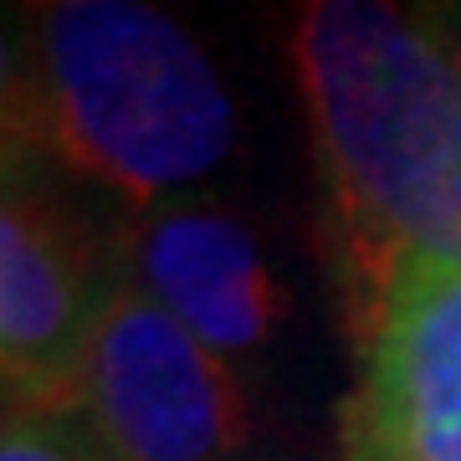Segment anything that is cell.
Returning <instances> with one entry per match:
<instances>
[{"label": "cell", "mask_w": 461, "mask_h": 461, "mask_svg": "<svg viewBox=\"0 0 461 461\" xmlns=\"http://www.w3.org/2000/svg\"><path fill=\"white\" fill-rule=\"evenodd\" d=\"M287 51L354 323L400 262L461 267V67L420 11L375 0L303 5Z\"/></svg>", "instance_id": "1"}, {"label": "cell", "mask_w": 461, "mask_h": 461, "mask_svg": "<svg viewBox=\"0 0 461 461\" xmlns=\"http://www.w3.org/2000/svg\"><path fill=\"white\" fill-rule=\"evenodd\" d=\"M26 26L47 159L129 221L190 200L230 159V87L175 16L144 0H57Z\"/></svg>", "instance_id": "2"}, {"label": "cell", "mask_w": 461, "mask_h": 461, "mask_svg": "<svg viewBox=\"0 0 461 461\" xmlns=\"http://www.w3.org/2000/svg\"><path fill=\"white\" fill-rule=\"evenodd\" d=\"M123 230H103L47 159L0 169V400L72 405Z\"/></svg>", "instance_id": "3"}, {"label": "cell", "mask_w": 461, "mask_h": 461, "mask_svg": "<svg viewBox=\"0 0 461 461\" xmlns=\"http://www.w3.org/2000/svg\"><path fill=\"white\" fill-rule=\"evenodd\" d=\"M108 461H257V415L236 364L205 348L123 272L77 379Z\"/></svg>", "instance_id": "4"}, {"label": "cell", "mask_w": 461, "mask_h": 461, "mask_svg": "<svg viewBox=\"0 0 461 461\" xmlns=\"http://www.w3.org/2000/svg\"><path fill=\"white\" fill-rule=\"evenodd\" d=\"M354 333L333 461H461V267H395Z\"/></svg>", "instance_id": "5"}, {"label": "cell", "mask_w": 461, "mask_h": 461, "mask_svg": "<svg viewBox=\"0 0 461 461\" xmlns=\"http://www.w3.org/2000/svg\"><path fill=\"white\" fill-rule=\"evenodd\" d=\"M123 272L221 359H257L287 318V287L247 215L190 195L123 226Z\"/></svg>", "instance_id": "6"}, {"label": "cell", "mask_w": 461, "mask_h": 461, "mask_svg": "<svg viewBox=\"0 0 461 461\" xmlns=\"http://www.w3.org/2000/svg\"><path fill=\"white\" fill-rule=\"evenodd\" d=\"M32 159H47L32 67V26L21 16H0V169L32 165Z\"/></svg>", "instance_id": "7"}, {"label": "cell", "mask_w": 461, "mask_h": 461, "mask_svg": "<svg viewBox=\"0 0 461 461\" xmlns=\"http://www.w3.org/2000/svg\"><path fill=\"white\" fill-rule=\"evenodd\" d=\"M0 461H108L83 405L0 400Z\"/></svg>", "instance_id": "8"}, {"label": "cell", "mask_w": 461, "mask_h": 461, "mask_svg": "<svg viewBox=\"0 0 461 461\" xmlns=\"http://www.w3.org/2000/svg\"><path fill=\"white\" fill-rule=\"evenodd\" d=\"M426 26L441 36V47L451 51V62L461 67V5H441V11H420Z\"/></svg>", "instance_id": "9"}]
</instances>
